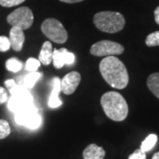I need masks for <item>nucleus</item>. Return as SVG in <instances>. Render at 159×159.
Here are the masks:
<instances>
[{"label": "nucleus", "instance_id": "f257e3e1", "mask_svg": "<svg viewBox=\"0 0 159 159\" xmlns=\"http://www.w3.org/2000/svg\"><path fill=\"white\" fill-rule=\"evenodd\" d=\"M102 77L111 87L123 89L128 84L129 75L125 65L115 56L105 57L99 65Z\"/></svg>", "mask_w": 159, "mask_h": 159}, {"label": "nucleus", "instance_id": "f03ea898", "mask_svg": "<svg viewBox=\"0 0 159 159\" xmlns=\"http://www.w3.org/2000/svg\"><path fill=\"white\" fill-rule=\"evenodd\" d=\"M102 108L109 119L123 121L128 115V105L125 99L116 91H109L101 97Z\"/></svg>", "mask_w": 159, "mask_h": 159}, {"label": "nucleus", "instance_id": "7ed1b4c3", "mask_svg": "<svg viewBox=\"0 0 159 159\" xmlns=\"http://www.w3.org/2000/svg\"><path fill=\"white\" fill-rule=\"evenodd\" d=\"M94 24L99 30L113 34L124 29L125 20L124 16L118 11H99L94 16Z\"/></svg>", "mask_w": 159, "mask_h": 159}, {"label": "nucleus", "instance_id": "20e7f679", "mask_svg": "<svg viewBox=\"0 0 159 159\" xmlns=\"http://www.w3.org/2000/svg\"><path fill=\"white\" fill-rule=\"evenodd\" d=\"M41 30L43 34L56 43H64L68 38V34L63 24L54 18L46 19L42 23Z\"/></svg>", "mask_w": 159, "mask_h": 159}, {"label": "nucleus", "instance_id": "39448f33", "mask_svg": "<svg viewBox=\"0 0 159 159\" xmlns=\"http://www.w3.org/2000/svg\"><path fill=\"white\" fill-rule=\"evenodd\" d=\"M14 119L18 125L27 126L30 129H36L42 124V117L34 103L15 112Z\"/></svg>", "mask_w": 159, "mask_h": 159}, {"label": "nucleus", "instance_id": "423d86ee", "mask_svg": "<svg viewBox=\"0 0 159 159\" xmlns=\"http://www.w3.org/2000/svg\"><path fill=\"white\" fill-rule=\"evenodd\" d=\"M7 22L11 25V27H17L25 30L32 26L34 22V14L29 7H20L7 16Z\"/></svg>", "mask_w": 159, "mask_h": 159}, {"label": "nucleus", "instance_id": "0eeeda50", "mask_svg": "<svg viewBox=\"0 0 159 159\" xmlns=\"http://www.w3.org/2000/svg\"><path fill=\"white\" fill-rule=\"evenodd\" d=\"M125 51L124 47L119 43L102 40L97 42L91 46L90 53L93 56L97 57H108V56H115L120 55Z\"/></svg>", "mask_w": 159, "mask_h": 159}, {"label": "nucleus", "instance_id": "6e6552de", "mask_svg": "<svg viewBox=\"0 0 159 159\" xmlns=\"http://www.w3.org/2000/svg\"><path fill=\"white\" fill-rule=\"evenodd\" d=\"M53 66L57 69L62 68L65 65L71 66L75 62V56L73 52H70L68 50L62 48L60 50L54 49L52 55Z\"/></svg>", "mask_w": 159, "mask_h": 159}, {"label": "nucleus", "instance_id": "1a4fd4ad", "mask_svg": "<svg viewBox=\"0 0 159 159\" xmlns=\"http://www.w3.org/2000/svg\"><path fill=\"white\" fill-rule=\"evenodd\" d=\"M80 82V74L78 72H71L61 80V91L65 95H72L75 92Z\"/></svg>", "mask_w": 159, "mask_h": 159}, {"label": "nucleus", "instance_id": "9d476101", "mask_svg": "<svg viewBox=\"0 0 159 159\" xmlns=\"http://www.w3.org/2000/svg\"><path fill=\"white\" fill-rule=\"evenodd\" d=\"M9 40L11 49L15 51H20L22 50L23 44L25 42V34L22 29L17 27H11L10 30Z\"/></svg>", "mask_w": 159, "mask_h": 159}, {"label": "nucleus", "instance_id": "9b49d317", "mask_svg": "<svg viewBox=\"0 0 159 159\" xmlns=\"http://www.w3.org/2000/svg\"><path fill=\"white\" fill-rule=\"evenodd\" d=\"M52 83H53V89L51 91V97L49 98L48 105L51 108H57L62 105V101L58 97L59 93L61 92V80L58 77H55L53 78Z\"/></svg>", "mask_w": 159, "mask_h": 159}, {"label": "nucleus", "instance_id": "f8f14e48", "mask_svg": "<svg viewBox=\"0 0 159 159\" xmlns=\"http://www.w3.org/2000/svg\"><path fill=\"white\" fill-rule=\"evenodd\" d=\"M82 157L83 159H103L105 157V151L97 144H90L83 150Z\"/></svg>", "mask_w": 159, "mask_h": 159}, {"label": "nucleus", "instance_id": "ddd939ff", "mask_svg": "<svg viewBox=\"0 0 159 159\" xmlns=\"http://www.w3.org/2000/svg\"><path fill=\"white\" fill-rule=\"evenodd\" d=\"M52 55H53V50H52L51 43L49 41L44 42L40 51L39 58H38L41 64L44 66H49L52 62Z\"/></svg>", "mask_w": 159, "mask_h": 159}, {"label": "nucleus", "instance_id": "4468645a", "mask_svg": "<svg viewBox=\"0 0 159 159\" xmlns=\"http://www.w3.org/2000/svg\"><path fill=\"white\" fill-rule=\"evenodd\" d=\"M8 90H9L11 96H16V97H20V98H22L29 102H33V101H34V98L29 91V89L25 88L24 86L18 85L15 83Z\"/></svg>", "mask_w": 159, "mask_h": 159}, {"label": "nucleus", "instance_id": "2eb2a0df", "mask_svg": "<svg viewBox=\"0 0 159 159\" xmlns=\"http://www.w3.org/2000/svg\"><path fill=\"white\" fill-rule=\"evenodd\" d=\"M7 102H7L8 109L11 111H13L14 113L20 111V110H22V109L26 108L27 106H29V104L33 103V102H27L26 100H24L20 97H16V96H11L10 98H8Z\"/></svg>", "mask_w": 159, "mask_h": 159}, {"label": "nucleus", "instance_id": "dca6fc26", "mask_svg": "<svg viewBox=\"0 0 159 159\" xmlns=\"http://www.w3.org/2000/svg\"><path fill=\"white\" fill-rule=\"evenodd\" d=\"M147 85L149 90L159 98V73H154L148 76Z\"/></svg>", "mask_w": 159, "mask_h": 159}, {"label": "nucleus", "instance_id": "f3484780", "mask_svg": "<svg viewBox=\"0 0 159 159\" xmlns=\"http://www.w3.org/2000/svg\"><path fill=\"white\" fill-rule=\"evenodd\" d=\"M42 77V73L38 72H31L30 74H27L23 78L22 86H24L27 89H32L36 83V81Z\"/></svg>", "mask_w": 159, "mask_h": 159}, {"label": "nucleus", "instance_id": "a211bd4d", "mask_svg": "<svg viewBox=\"0 0 159 159\" xmlns=\"http://www.w3.org/2000/svg\"><path fill=\"white\" fill-rule=\"evenodd\" d=\"M157 142V135L155 134H151L142 142L141 149L146 153L149 150H151L155 147Z\"/></svg>", "mask_w": 159, "mask_h": 159}, {"label": "nucleus", "instance_id": "6ab92c4d", "mask_svg": "<svg viewBox=\"0 0 159 159\" xmlns=\"http://www.w3.org/2000/svg\"><path fill=\"white\" fill-rule=\"evenodd\" d=\"M22 63L16 57H11L6 62V69L11 73H17L22 68Z\"/></svg>", "mask_w": 159, "mask_h": 159}, {"label": "nucleus", "instance_id": "aec40b11", "mask_svg": "<svg viewBox=\"0 0 159 159\" xmlns=\"http://www.w3.org/2000/svg\"><path fill=\"white\" fill-rule=\"evenodd\" d=\"M11 134V126L5 119H0V140L5 139Z\"/></svg>", "mask_w": 159, "mask_h": 159}, {"label": "nucleus", "instance_id": "412c9836", "mask_svg": "<svg viewBox=\"0 0 159 159\" xmlns=\"http://www.w3.org/2000/svg\"><path fill=\"white\" fill-rule=\"evenodd\" d=\"M145 43L148 47L159 46V31H156L148 34L146 38Z\"/></svg>", "mask_w": 159, "mask_h": 159}, {"label": "nucleus", "instance_id": "4be33fe9", "mask_svg": "<svg viewBox=\"0 0 159 159\" xmlns=\"http://www.w3.org/2000/svg\"><path fill=\"white\" fill-rule=\"evenodd\" d=\"M41 66V62L39 59H36L34 57H29L26 62V70L29 72H36V70L39 68Z\"/></svg>", "mask_w": 159, "mask_h": 159}, {"label": "nucleus", "instance_id": "5701e85b", "mask_svg": "<svg viewBox=\"0 0 159 159\" xmlns=\"http://www.w3.org/2000/svg\"><path fill=\"white\" fill-rule=\"evenodd\" d=\"M11 48L10 40L6 36H0V51L1 52H6Z\"/></svg>", "mask_w": 159, "mask_h": 159}, {"label": "nucleus", "instance_id": "b1692460", "mask_svg": "<svg viewBox=\"0 0 159 159\" xmlns=\"http://www.w3.org/2000/svg\"><path fill=\"white\" fill-rule=\"evenodd\" d=\"M25 0H0V6L4 7H12L22 4Z\"/></svg>", "mask_w": 159, "mask_h": 159}, {"label": "nucleus", "instance_id": "393cba45", "mask_svg": "<svg viewBox=\"0 0 159 159\" xmlns=\"http://www.w3.org/2000/svg\"><path fill=\"white\" fill-rule=\"evenodd\" d=\"M128 159H146V153L142 151L141 148H139L133 154H131Z\"/></svg>", "mask_w": 159, "mask_h": 159}, {"label": "nucleus", "instance_id": "a878e982", "mask_svg": "<svg viewBox=\"0 0 159 159\" xmlns=\"http://www.w3.org/2000/svg\"><path fill=\"white\" fill-rule=\"evenodd\" d=\"M7 101H8V94L3 87H0V104L5 103Z\"/></svg>", "mask_w": 159, "mask_h": 159}, {"label": "nucleus", "instance_id": "bb28decb", "mask_svg": "<svg viewBox=\"0 0 159 159\" xmlns=\"http://www.w3.org/2000/svg\"><path fill=\"white\" fill-rule=\"evenodd\" d=\"M15 83H16V82L14 81V80H6V81H5V86L6 87V89H9L11 88Z\"/></svg>", "mask_w": 159, "mask_h": 159}, {"label": "nucleus", "instance_id": "cd10ccee", "mask_svg": "<svg viewBox=\"0 0 159 159\" xmlns=\"http://www.w3.org/2000/svg\"><path fill=\"white\" fill-rule=\"evenodd\" d=\"M154 15H155V21L157 22V24L159 25V6H157L155 11H154Z\"/></svg>", "mask_w": 159, "mask_h": 159}, {"label": "nucleus", "instance_id": "c85d7f7f", "mask_svg": "<svg viewBox=\"0 0 159 159\" xmlns=\"http://www.w3.org/2000/svg\"><path fill=\"white\" fill-rule=\"evenodd\" d=\"M61 2H64V3H67V4H74V3H79V2H81L83 0H59Z\"/></svg>", "mask_w": 159, "mask_h": 159}, {"label": "nucleus", "instance_id": "c756f323", "mask_svg": "<svg viewBox=\"0 0 159 159\" xmlns=\"http://www.w3.org/2000/svg\"><path fill=\"white\" fill-rule=\"evenodd\" d=\"M152 159H159V152L154 154V156L152 157Z\"/></svg>", "mask_w": 159, "mask_h": 159}]
</instances>
